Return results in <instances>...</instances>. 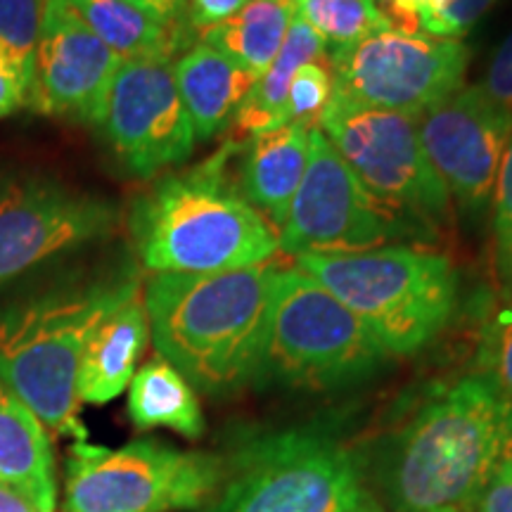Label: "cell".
Wrapping results in <instances>:
<instances>
[{"label":"cell","instance_id":"6da1fadb","mask_svg":"<svg viewBox=\"0 0 512 512\" xmlns=\"http://www.w3.org/2000/svg\"><path fill=\"white\" fill-rule=\"evenodd\" d=\"M278 266L152 273L143 304L157 354L204 394L259 380Z\"/></svg>","mask_w":512,"mask_h":512},{"label":"cell","instance_id":"7a4b0ae2","mask_svg":"<svg viewBox=\"0 0 512 512\" xmlns=\"http://www.w3.org/2000/svg\"><path fill=\"white\" fill-rule=\"evenodd\" d=\"M226 143L204 162L162 176L136 197L128 216L131 240L145 271L221 273L261 266L280 254L278 230L245 200Z\"/></svg>","mask_w":512,"mask_h":512},{"label":"cell","instance_id":"3957f363","mask_svg":"<svg viewBox=\"0 0 512 512\" xmlns=\"http://www.w3.org/2000/svg\"><path fill=\"white\" fill-rule=\"evenodd\" d=\"M512 453V406L484 375L444 384L406 422L387 463L396 512L467 510Z\"/></svg>","mask_w":512,"mask_h":512},{"label":"cell","instance_id":"277c9868","mask_svg":"<svg viewBox=\"0 0 512 512\" xmlns=\"http://www.w3.org/2000/svg\"><path fill=\"white\" fill-rule=\"evenodd\" d=\"M140 290L133 275L62 290L0 311V382L46 430L86 441L76 392L95 325Z\"/></svg>","mask_w":512,"mask_h":512},{"label":"cell","instance_id":"5b68a950","mask_svg":"<svg viewBox=\"0 0 512 512\" xmlns=\"http://www.w3.org/2000/svg\"><path fill=\"white\" fill-rule=\"evenodd\" d=\"M294 266L337 297L389 356L425 349L451 323L458 271L437 249L387 245L351 254L306 252Z\"/></svg>","mask_w":512,"mask_h":512},{"label":"cell","instance_id":"8992f818","mask_svg":"<svg viewBox=\"0 0 512 512\" xmlns=\"http://www.w3.org/2000/svg\"><path fill=\"white\" fill-rule=\"evenodd\" d=\"M387 351L366 325L299 266H278L261 382L337 389L373 377Z\"/></svg>","mask_w":512,"mask_h":512},{"label":"cell","instance_id":"52a82bcc","mask_svg":"<svg viewBox=\"0 0 512 512\" xmlns=\"http://www.w3.org/2000/svg\"><path fill=\"white\" fill-rule=\"evenodd\" d=\"M439 230L413 211L384 200L354 174L318 126L309 133V162L278 230L280 252L351 254L403 240L420 245Z\"/></svg>","mask_w":512,"mask_h":512},{"label":"cell","instance_id":"ba28073f","mask_svg":"<svg viewBox=\"0 0 512 512\" xmlns=\"http://www.w3.org/2000/svg\"><path fill=\"white\" fill-rule=\"evenodd\" d=\"M233 467L204 512H380L347 448L323 432L256 437Z\"/></svg>","mask_w":512,"mask_h":512},{"label":"cell","instance_id":"9c48e42d","mask_svg":"<svg viewBox=\"0 0 512 512\" xmlns=\"http://www.w3.org/2000/svg\"><path fill=\"white\" fill-rule=\"evenodd\" d=\"M226 479L219 458L159 441L102 448L79 441L67 472L64 512H166L202 508Z\"/></svg>","mask_w":512,"mask_h":512},{"label":"cell","instance_id":"30bf717a","mask_svg":"<svg viewBox=\"0 0 512 512\" xmlns=\"http://www.w3.org/2000/svg\"><path fill=\"white\" fill-rule=\"evenodd\" d=\"M316 126L384 200L413 211L437 230L451 221V195L422 150L418 119L375 110L332 91Z\"/></svg>","mask_w":512,"mask_h":512},{"label":"cell","instance_id":"8fae6325","mask_svg":"<svg viewBox=\"0 0 512 512\" xmlns=\"http://www.w3.org/2000/svg\"><path fill=\"white\" fill-rule=\"evenodd\" d=\"M328 60L332 91L375 110L420 119L463 86L470 48L453 38L389 27L328 53Z\"/></svg>","mask_w":512,"mask_h":512},{"label":"cell","instance_id":"7c38bea8","mask_svg":"<svg viewBox=\"0 0 512 512\" xmlns=\"http://www.w3.org/2000/svg\"><path fill=\"white\" fill-rule=\"evenodd\" d=\"M117 209L43 176H0V287L105 238Z\"/></svg>","mask_w":512,"mask_h":512},{"label":"cell","instance_id":"4fadbf2b","mask_svg":"<svg viewBox=\"0 0 512 512\" xmlns=\"http://www.w3.org/2000/svg\"><path fill=\"white\" fill-rule=\"evenodd\" d=\"M98 128L119 162L140 178L183 164L197 138L178 93L174 62H121Z\"/></svg>","mask_w":512,"mask_h":512},{"label":"cell","instance_id":"5bb4252c","mask_svg":"<svg viewBox=\"0 0 512 512\" xmlns=\"http://www.w3.org/2000/svg\"><path fill=\"white\" fill-rule=\"evenodd\" d=\"M422 150L465 214H484L494 195L512 114L479 86H460L418 119Z\"/></svg>","mask_w":512,"mask_h":512},{"label":"cell","instance_id":"9a60e30c","mask_svg":"<svg viewBox=\"0 0 512 512\" xmlns=\"http://www.w3.org/2000/svg\"><path fill=\"white\" fill-rule=\"evenodd\" d=\"M124 57L76 15L69 0H46L27 107L98 126Z\"/></svg>","mask_w":512,"mask_h":512},{"label":"cell","instance_id":"2e32d148","mask_svg":"<svg viewBox=\"0 0 512 512\" xmlns=\"http://www.w3.org/2000/svg\"><path fill=\"white\" fill-rule=\"evenodd\" d=\"M311 126L290 124L259 133L240 147L235 181L245 200L280 230L309 162Z\"/></svg>","mask_w":512,"mask_h":512},{"label":"cell","instance_id":"e0dca14e","mask_svg":"<svg viewBox=\"0 0 512 512\" xmlns=\"http://www.w3.org/2000/svg\"><path fill=\"white\" fill-rule=\"evenodd\" d=\"M150 325L143 304V287L126 297L95 325L83 349L76 392L81 403H110L131 384L143 354Z\"/></svg>","mask_w":512,"mask_h":512},{"label":"cell","instance_id":"ac0fdd59","mask_svg":"<svg viewBox=\"0 0 512 512\" xmlns=\"http://www.w3.org/2000/svg\"><path fill=\"white\" fill-rule=\"evenodd\" d=\"M174 76L197 140L226 131L256 83L254 74L202 41L174 60Z\"/></svg>","mask_w":512,"mask_h":512},{"label":"cell","instance_id":"d6986e66","mask_svg":"<svg viewBox=\"0 0 512 512\" xmlns=\"http://www.w3.org/2000/svg\"><path fill=\"white\" fill-rule=\"evenodd\" d=\"M0 484L38 512H55L57 484L46 425L0 382Z\"/></svg>","mask_w":512,"mask_h":512},{"label":"cell","instance_id":"ffe728a7","mask_svg":"<svg viewBox=\"0 0 512 512\" xmlns=\"http://www.w3.org/2000/svg\"><path fill=\"white\" fill-rule=\"evenodd\" d=\"M88 29L124 60L174 62L185 46V24H169L128 0H69Z\"/></svg>","mask_w":512,"mask_h":512},{"label":"cell","instance_id":"44dd1931","mask_svg":"<svg viewBox=\"0 0 512 512\" xmlns=\"http://www.w3.org/2000/svg\"><path fill=\"white\" fill-rule=\"evenodd\" d=\"M328 60V46L302 17L294 15L287 36L271 67L259 76L254 88L235 112L233 124L242 136H259L273 128L290 124L287 117V93L292 76L309 62Z\"/></svg>","mask_w":512,"mask_h":512},{"label":"cell","instance_id":"7402d4cb","mask_svg":"<svg viewBox=\"0 0 512 512\" xmlns=\"http://www.w3.org/2000/svg\"><path fill=\"white\" fill-rule=\"evenodd\" d=\"M128 415L140 430L166 427L188 439L204 432V415L195 387L162 356L136 370L128 384Z\"/></svg>","mask_w":512,"mask_h":512},{"label":"cell","instance_id":"603a6c76","mask_svg":"<svg viewBox=\"0 0 512 512\" xmlns=\"http://www.w3.org/2000/svg\"><path fill=\"white\" fill-rule=\"evenodd\" d=\"M292 19V0H249L238 15L204 29L200 41L221 50L259 79L283 46Z\"/></svg>","mask_w":512,"mask_h":512},{"label":"cell","instance_id":"cb8c5ba5","mask_svg":"<svg viewBox=\"0 0 512 512\" xmlns=\"http://www.w3.org/2000/svg\"><path fill=\"white\" fill-rule=\"evenodd\" d=\"M292 5L294 15L302 17L323 38L328 53L354 46L361 38L392 27L377 0H292Z\"/></svg>","mask_w":512,"mask_h":512},{"label":"cell","instance_id":"d4e9b609","mask_svg":"<svg viewBox=\"0 0 512 512\" xmlns=\"http://www.w3.org/2000/svg\"><path fill=\"white\" fill-rule=\"evenodd\" d=\"M46 0H0V55L31 88Z\"/></svg>","mask_w":512,"mask_h":512},{"label":"cell","instance_id":"484cf974","mask_svg":"<svg viewBox=\"0 0 512 512\" xmlns=\"http://www.w3.org/2000/svg\"><path fill=\"white\" fill-rule=\"evenodd\" d=\"M479 375L512 406V304L498 311L484 328L479 344Z\"/></svg>","mask_w":512,"mask_h":512},{"label":"cell","instance_id":"4316f807","mask_svg":"<svg viewBox=\"0 0 512 512\" xmlns=\"http://www.w3.org/2000/svg\"><path fill=\"white\" fill-rule=\"evenodd\" d=\"M325 62H309L297 69L292 76L290 93H287V117L304 126H316L320 112L330 102L332 74L325 69Z\"/></svg>","mask_w":512,"mask_h":512},{"label":"cell","instance_id":"83f0119b","mask_svg":"<svg viewBox=\"0 0 512 512\" xmlns=\"http://www.w3.org/2000/svg\"><path fill=\"white\" fill-rule=\"evenodd\" d=\"M494 5L496 0H434L432 12L422 22L420 31L425 36L463 41V36L470 34Z\"/></svg>","mask_w":512,"mask_h":512},{"label":"cell","instance_id":"f1b7e54d","mask_svg":"<svg viewBox=\"0 0 512 512\" xmlns=\"http://www.w3.org/2000/svg\"><path fill=\"white\" fill-rule=\"evenodd\" d=\"M491 228H494L496 264L512 256V136L505 147L491 195Z\"/></svg>","mask_w":512,"mask_h":512},{"label":"cell","instance_id":"f546056e","mask_svg":"<svg viewBox=\"0 0 512 512\" xmlns=\"http://www.w3.org/2000/svg\"><path fill=\"white\" fill-rule=\"evenodd\" d=\"M482 88L512 114V31L491 57Z\"/></svg>","mask_w":512,"mask_h":512},{"label":"cell","instance_id":"4dcf8cb0","mask_svg":"<svg viewBox=\"0 0 512 512\" xmlns=\"http://www.w3.org/2000/svg\"><path fill=\"white\" fill-rule=\"evenodd\" d=\"M472 508L475 512H512V453L496 467Z\"/></svg>","mask_w":512,"mask_h":512},{"label":"cell","instance_id":"1f68e13d","mask_svg":"<svg viewBox=\"0 0 512 512\" xmlns=\"http://www.w3.org/2000/svg\"><path fill=\"white\" fill-rule=\"evenodd\" d=\"M247 3L249 0H188L185 3V22H188V29L202 34L204 29L238 15Z\"/></svg>","mask_w":512,"mask_h":512},{"label":"cell","instance_id":"d6a6232c","mask_svg":"<svg viewBox=\"0 0 512 512\" xmlns=\"http://www.w3.org/2000/svg\"><path fill=\"white\" fill-rule=\"evenodd\" d=\"M29 83L12 64L0 55V119L27 107Z\"/></svg>","mask_w":512,"mask_h":512},{"label":"cell","instance_id":"836d02e7","mask_svg":"<svg viewBox=\"0 0 512 512\" xmlns=\"http://www.w3.org/2000/svg\"><path fill=\"white\" fill-rule=\"evenodd\" d=\"M128 3L138 5V8L164 19V22L185 24L188 27V22H185V0H128Z\"/></svg>","mask_w":512,"mask_h":512},{"label":"cell","instance_id":"e575fe53","mask_svg":"<svg viewBox=\"0 0 512 512\" xmlns=\"http://www.w3.org/2000/svg\"><path fill=\"white\" fill-rule=\"evenodd\" d=\"M0 512H38L27 498H22L17 491L0 484Z\"/></svg>","mask_w":512,"mask_h":512},{"label":"cell","instance_id":"d590c367","mask_svg":"<svg viewBox=\"0 0 512 512\" xmlns=\"http://www.w3.org/2000/svg\"><path fill=\"white\" fill-rule=\"evenodd\" d=\"M496 271H498V278H501V283L512 292V256L501 261V264H496Z\"/></svg>","mask_w":512,"mask_h":512},{"label":"cell","instance_id":"8d00e7d4","mask_svg":"<svg viewBox=\"0 0 512 512\" xmlns=\"http://www.w3.org/2000/svg\"><path fill=\"white\" fill-rule=\"evenodd\" d=\"M441 512H467V510H441Z\"/></svg>","mask_w":512,"mask_h":512},{"label":"cell","instance_id":"74e56055","mask_svg":"<svg viewBox=\"0 0 512 512\" xmlns=\"http://www.w3.org/2000/svg\"><path fill=\"white\" fill-rule=\"evenodd\" d=\"M185 3H188V0H185Z\"/></svg>","mask_w":512,"mask_h":512}]
</instances>
